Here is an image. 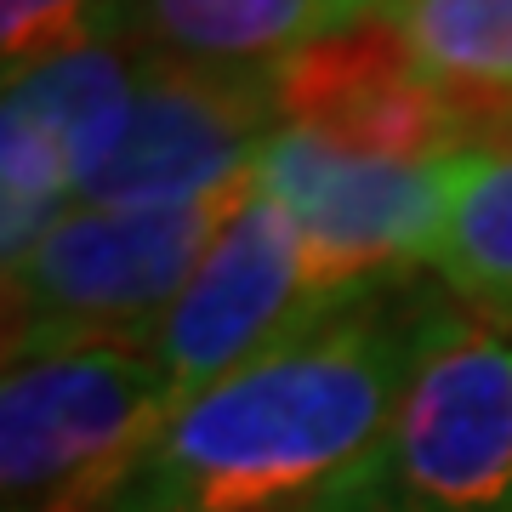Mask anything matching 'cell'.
<instances>
[{
	"label": "cell",
	"mask_w": 512,
	"mask_h": 512,
	"mask_svg": "<svg viewBox=\"0 0 512 512\" xmlns=\"http://www.w3.org/2000/svg\"><path fill=\"white\" fill-rule=\"evenodd\" d=\"M74 205H80V183H74L63 143L18 97H6L0 103V245H6V268L35 251Z\"/></svg>",
	"instance_id": "obj_13"
},
{
	"label": "cell",
	"mask_w": 512,
	"mask_h": 512,
	"mask_svg": "<svg viewBox=\"0 0 512 512\" xmlns=\"http://www.w3.org/2000/svg\"><path fill=\"white\" fill-rule=\"evenodd\" d=\"M319 512H512V336L450 296L376 456Z\"/></svg>",
	"instance_id": "obj_4"
},
{
	"label": "cell",
	"mask_w": 512,
	"mask_h": 512,
	"mask_svg": "<svg viewBox=\"0 0 512 512\" xmlns=\"http://www.w3.org/2000/svg\"><path fill=\"white\" fill-rule=\"evenodd\" d=\"M450 211L427 268L490 325H512V131L444 160Z\"/></svg>",
	"instance_id": "obj_11"
},
{
	"label": "cell",
	"mask_w": 512,
	"mask_h": 512,
	"mask_svg": "<svg viewBox=\"0 0 512 512\" xmlns=\"http://www.w3.org/2000/svg\"><path fill=\"white\" fill-rule=\"evenodd\" d=\"M450 291L387 279L188 399L114 512H319L382 444Z\"/></svg>",
	"instance_id": "obj_1"
},
{
	"label": "cell",
	"mask_w": 512,
	"mask_h": 512,
	"mask_svg": "<svg viewBox=\"0 0 512 512\" xmlns=\"http://www.w3.org/2000/svg\"><path fill=\"white\" fill-rule=\"evenodd\" d=\"M6 97H18L63 143L74 183L86 194V183L126 137L131 103H137V52L120 40H97V46L57 57V63H40L23 80H6Z\"/></svg>",
	"instance_id": "obj_12"
},
{
	"label": "cell",
	"mask_w": 512,
	"mask_h": 512,
	"mask_svg": "<svg viewBox=\"0 0 512 512\" xmlns=\"http://www.w3.org/2000/svg\"><path fill=\"white\" fill-rule=\"evenodd\" d=\"M251 183L291 211L308 279L325 302L404 279V268L433 256L450 211L444 165L370 160L296 126L268 137Z\"/></svg>",
	"instance_id": "obj_5"
},
{
	"label": "cell",
	"mask_w": 512,
	"mask_h": 512,
	"mask_svg": "<svg viewBox=\"0 0 512 512\" xmlns=\"http://www.w3.org/2000/svg\"><path fill=\"white\" fill-rule=\"evenodd\" d=\"M279 126L313 131L370 160L444 165L473 148V131L427 80L387 29L382 12L313 40L268 69Z\"/></svg>",
	"instance_id": "obj_8"
},
{
	"label": "cell",
	"mask_w": 512,
	"mask_h": 512,
	"mask_svg": "<svg viewBox=\"0 0 512 512\" xmlns=\"http://www.w3.org/2000/svg\"><path fill=\"white\" fill-rule=\"evenodd\" d=\"M177 410L183 399L148 348H80L6 365V512H114Z\"/></svg>",
	"instance_id": "obj_3"
},
{
	"label": "cell",
	"mask_w": 512,
	"mask_h": 512,
	"mask_svg": "<svg viewBox=\"0 0 512 512\" xmlns=\"http://www.w3.org/2000/svg\"><path fill=\"white\" fill-rule=\"evenodd\" d=\"M120 6L126 0H0V63L6 80H23L40 63L120 40Z\"/></svg>",
	"instance_id": "obj_14"
},
{
	"label": "cell",
	"mask_w": 512,
	"mask_h": 512,
	"mask_svg": "<svg viewBox=\"0 0 512 512\" xmlns=\"http://www.w3.org/2000/svg\"><path fill=\"white\" fill-rule=\"evenodd\" d=\"M353 18V0H126L120 46L205 69H274Z\"/></svg>",
	"instance_id": "obj_9"
},
{
	"label": "cell",
	"mask_w": 512,
	"mask_h": 512,
	"mask_svg": "<svg viewBox=\"0 0 512 512\" xmlns=\"http://www.w3.org/2000/svg\"><path fill=\"white\" fill-rule=\"evenodd\" d=\"M376 6H382V0H353V12H359V18H365V12H376Z\"/></svg>",
	"instance_id": "obj_15"
},
{
	"label": "cell",
	"mask_w": 512,
	"mask_h": 512,
	"mask_svg": "<svg viewBox=\"0 0 512 512\" xmlns=\"http://www.w3.org/2000/svg\"><path fill=\"white\" fill-rule=\"evenodd\" d=\"M251 188L165 211L74 205L6 268V365L80 348H148Z\"/></svg>",
	"instance_id": "obj_2"
},
{
	"label": "cell",
	"mask_w": 512,
	"mask_h": 512,
	"mask_svg": "<svg viewBox=\"0 0 512 512\" xmlns=\"http://www.w3.org/2000/svg\"><path fill=\"white\" fill-rule=\"evenodd\" d=\"M274 131L279 109L268 69H205L137 52V103L126 137L86 183L80 205L165 211L251 188Z\"/></svg>",
	"instance_id": "obj_6"
},
{
	"label": "cell",
	"mask_w": 512,
	"mask_h": 512,
	"mask_svg": "<svg viewBox=\"0 0 512 512\" xmlns=\"http://www.w3.org/2000/svg\"><path fill=\"white\" fill-rule=\"evenodd\" d=\"M416 74L467 120L473 148L512 131V0H382Z\"/></svg>",
	"instance_id": "obj_10"
},
{
	"label": "cell",
	"mask_w": 512,
	"mask_h": 512,
	"mask_svg": "<svg viewBox=\"0 0 512 512\" xmlns=\"http://www.w3.org/2000/svg\"><path fill=\"white\" fill-rule=\"evenodd\" d=\"M325 308L330 302L313 291L291 211L251 188L245 205L222 222L217 245L194 268L188 291L160 319L148 353L165 365L177 399L188 404L205 387L256 365L262 353H274L279 342H291Z\"/></svg>",
	"instance_id": "obj_7"
}]
</instances>
